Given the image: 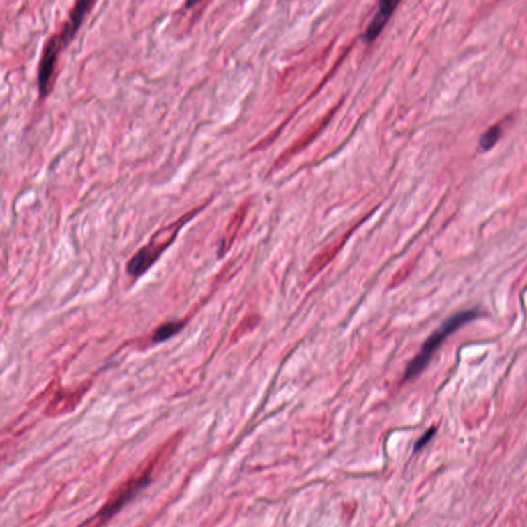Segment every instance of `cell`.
<instances>
[{"label":"cell","mask_w":527,"mask_h":527,"mask_svg":"<svg viewBox=\"0 0 527 527\" xmlns=\"http://www.w3.org/2000/svg\"><path fill=\"white\" fill-rule=\"evenodd\" d=\"M94 6L95 2L89 0L75 2L69 10L68 18L61 24L57 31L54 32L45 40L38 67V86L40 98L44 99L51 93L57 77L60 56L72 42Z\"/></svg>","instance_id":"6da1fadb"},{"label":"cell","mask_w":527,"mask_h":527,"mask_svg":"<svg viewBox=\"0 0 527 527\" xmlns=\"http://www.w3.org/2000/svg\"><path fill=\"white\" fill-rule=\"evenodd\" d=\"M197 213H199L198 208L193 209L179 217L176 222L158 230L151 237L150 241L140 247L127 264V272L129 275L137 278L148 272L159 260L163 252L174 243L183 227L193 219Z\"/></svg>","instance_id":"7a4b0ae2"},{"label":"cell","mask_w":527,"mask_h":527,"mask_svg":"<svg viewBox=\"0 0 527 527\" xmlns=\"http://www.w3.org/2000/svg\"><path fill=\"white\" fill-rule=\"evenodd\" d=\"M476 310H466L449 317L445 323H442L439 329L434 332L431 336L425 341L418 356L408 365L405 373L406 378L411 379L422 372L427 368L431 356L442 344L443 341L446 340L447 337L455 330L461 329L462 326L476 319Z\"/></svg>","instance_id":"3957f363"},{"label":"cell","mask_w":527,"mask_h":527,"mask_svg":"<svg viewBox=\"0 0 527 527\" xmlns=\"http://www.w3.org/2000/svg\"><path fill=\"white\" fill-rule=\"evenodd\" d=\"M87 390L88 386L87 388H79L77 392H58L52 399L51 403L47 405L45 413L51 416L63 415V414L69 413L81 403L82 399H83L84 395L87 392Z\"/></svg>","instance_id":"277c9868"},{"label":"cell","mask_w":527,"mask_h":527,"mask_svg":"<svg viewBox=\"0 0 527 527\" xmlns=\"http://www.w3.org/2000/svg\"><path fill=\"white\" fill-rule=\"evenodd\" d=\"M397 4H399L397 1L380 2L377 13H376L373 20L369 24V27L367 28L366 32H365V38L368 42H372L375 38H377L381 30L383 29L384 25H385L388 19H390V17L394 13L395 6Z\"/></svg>","instance_id":"5b68a950"},{"label":"cell","mask_w":527,"mask_h":527,"mask_svg":"<svg viewBox=\"0 0 527 527\" xmlns=\"http://www.w3.org/2000/svg\"><path fill=\"white\" fill-rule=\"evenodd\" d=\"M183 327H185V321H170L162 323L153 333V343H162L172 338L179 330H183Z\"/></svg>","instance_id":"8992f818"},{"label":"cell","mask_w":527,"mask_h":527,"mask_svg":"<svg viewBox=\"0 0 527 527\" xmlns=\"http://www.w3.org/2000/svg\"><path fill=\"white\" fill-rule=\"evenodd\" d=\"M501 130L500 126H492L491 128L488 129L485 133L481 136L480 142H479V146L483 151H489L496 146L498 140L500 139Z\"/></svg>","instance_id":"52a82bcc"},{"label":"cell","mask_w":527,"mask_h":527,"mask_svg":"<svg viewBox=\"0 0 527 527\" xmlns=\"http://www.w3.org/2000/svg\"><path fill=\"white\" fill-rule=\"evenodd\" d=\"M436 429L435 427H431V429H429V431H427V433L425 434V435L422 436V437L420 438V439L418 440V442L415 444V449L414 450L418 451L419 449L422 448L423 446H425V444H427V442H429V440L433 438V436L435 435Z\"/></svg>","instance_id":"ba28073f"}]
</instances>
